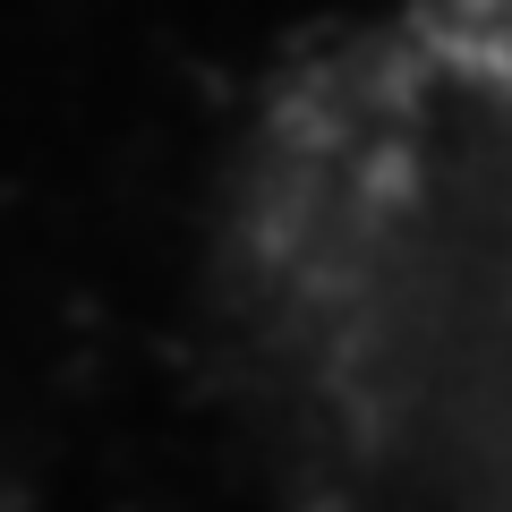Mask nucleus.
<instances>
[{"label": "nucleus", "mask_w": 512, "mask_h": 512, "mask_svg": "<svg viewBox=\"0 0 512 512\" xmlns=\"http://www.w3.org/2000/svg\"><path fill=\"white\" fill-rule=\"evenodd\" d=\"M512 9L384 0L282 69L214 222L274 512H512Z\"/></svg>", "instance_id": "obj_1"}]
</instances>
